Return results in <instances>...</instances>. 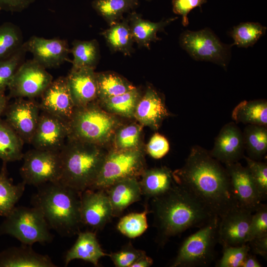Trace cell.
I'll use <instances>...</instances> for the list:
<instances>
[{
  "instance_id": "obj_49",
  "label": "cell",
  "mask_w": 267,
  "mask_h": 267,
  "mask_svg": "<svg viewBox=\"0 0 267 267\" xmlns=\"http://www.w3.org/2000/svg\"><path fill=\"white\" fill-rule=\"evenodd\" d=\"M153 260L144 254L136 260L131 267H149L153 265Z\"/></svg>"
},
{
  "instance_id": "obj_27",
  "label": "cell",
  "mask_w": 267,
  "mask_h": 267,
  "mask_svg": "<svg viewBox=\"0 0 267 267\" xmlns=\"http://www.w3.org/2000/svg\"><path fill=\"white\" fill-rule=\"evenodd\" d=\"M101 34L111 51L125 55H130L133 52L134 42L127 17L110 25Z\"/></svg>"
},
{
  "instance_id": "obj_36",
  "label": "cell",
  "mask_w": 267,
  "mask_h": 267,
  "mask_svg": "<svg viewBox=\"0 0 267 267\" xmlns=\"http://www.w3.org/2000/svg\"><path fill=\"white\" fill-rule=\"evenodd\" d=\"M142 125L136 123L122 124L116 131L112 149L127 150L143 148L141 144Z\"/></svg>"
},
{
  "instance_id": "obj_40",
  "label": "cell",
  "mask_w": 267,
  "mask_h": 267,
  "mask_svg": "<svg viewBox=\"0 0 267 267\" xmlns=\"http://www.w3.org/2000/svg\"><path fill=\"white\" fill-rule=\"evenodd\" d=\"M27 52L23 44L12 55L0 61V92H4L8 88L18 68L25 61Z\"/></svg>"
},
{
  "instance_id": "obj_43",
  "label": "cell",
  "mask_w": 267,
  "mask_h": 267,
  "mask_svg": "<svg viewBox=\"0 0 267 267\" xmlns=\"http://www.w3.org/2000/svg\"><path fill=\"white\" fill-rule=\"evenodd\" d=\"M146 254L144 251L135 248L131 243L124 245L117 252L109 254L116 267H131L139 257Z\"/></svg>"
},
{
  "instance_id": "obj_20",
  "label": "cell",
  "mask_w": 267,
  "mask_h": 267,
  "mask_svg": "<svg viewBox=\"0 0 267 267\" xmlns=\"http://www.w3.org/2000/svg\"><path fill=\"white\" fill-rule=\"evenodd\" d=\"M170 115L162 94L148 86L137 102L134 118L141 125L157 130Z\"/></svg>"
},
{
  "instance_id": "obj_7",
  "label": "cell",
  "mask_w": 267,
  "mask_h": 267,
  "mask_svg": "<svg viewBox=\"0 0 267 267\" xmlns=\"http://www.w3.org/2000/svg\"><path fill=\"white\" fill-rule=\"evenodd\" d=\"M146 169L143 148L107 151L99 172L88 189H105L112 184L128 178L140 177Z\"/></svg>"
},
{
  "instance_id": "obj_52",
  "label": "cell",
  "mask_w": 267,
  "mask_h": 267,
  "mask_svg": "<svg viewBox=\"0 0 267 267\" xmlns=\"http://www.w3.org/2000/svg\"><path fill=\"white\" fill-rule=\"evenodd\" d=\"M147 0V1H151L152 0Z\"/></svg>"
},
{
  "instance_id": "obj_45",
  "label": "cell",
  "mask_w": 267,
  "mask_h": 267,
  "mask_svg": "<svg viewBox=\"0 0 267 267\" xmlns=\"http://www.w3.org/2000/svg\"><path fill=\"white\" fill-rule=\"evenodd\" d=\"M146 149L147 153L152 158L159 159L168 153L170 150V144L165 136L159 133H155L150 138Z\"/></svg>"
},
{
  "instance_id": "obj_47",
  "label": "cell",
  "mask_w": 267,
  "mask_h": 267,
  "mask_svg": "<svg viewBox=\"0 0 267 267\" xmlns=\"http://www.w3.org/2000/svg\"><path fill=\"white\" fill-rule=\"evenodd\" d=\"M35 0H0V8L7 12H20L29 7Z\"/></svg>"
},
{
  "instance_id": "obj_9",
  "label": "cell",
  "mask_w": 267,
  "mask_h": 267,
  "mask_svg": "<svg viewBox=\"0 0 267 267\" xmlns=\"http://www.w3.org/2000/svg\"><path fill=\"white\" fill-rule=\"evenodd\" d=\"M179 44L193 59L212 62L226 69L232 45L222 43L209 28L184 31Z\"/></svg>"
},
{
  "instance_id": "obj_35",
  "label": "cell",
  "mask_w": 267,
  "mask_h": 267,
  "mask_svg": "<svg viewBox=\"0 0 267 267\" xmlns=\"http://www.w3.org/2000/svg\"><path fill=\"white\" fill-rule=\"evenodd\" d=\"M243 135L247 157L255 160H261L267 151V126L248 125Z\"/></svg>"
},
{
  "instance_id": "obj_37",
  "label": "cell",
  "mask_w": 267,
  "mask_h": 267,
  "mask_svg": "<svg viewBox=\"0 0 267 267\" xmlns=\"http://www.w3.org/2000/svg\"><path fill=\"white\" fill-rule=\"evenodd\" d=\"M24 43L22 31L18 26L10 22L0 25V61L12 55Z\"/></svg>"
},
{
  "instance_id": "obj_42",
  "label": "cell",
  "mask_w": 267,
  "mask_h": 267,
  "mask_svg": "<svg viewBox=\"0 0 267 267\" xmlns=\"http://www.w3.org/2000/svg\"><path fill=\"white\" fill-rule=\"evenodd\" d=\"M223 248L222 256L217 262V267H241L250 251L249 244L237 246H228Z\"/></svg>"
},
{
  "instance_id": "obj_16",
  "label": "cell",
  "mask_w": 267,
  "mask_h": 267,
  "mask_svg": "<svg viewBox=\"0 0 267 267\" xmlns=\"http://www.w3.org/2000/svg\"><path fill=\"white\" fill-rule=\"evenodd\" d=\"M24 44L33 55V59L45 69L57 68L69 60L70 48L66 40L33 36Z\"/></svg>"
},
{
  "instance_id": "obj_19",
  "label": "cell",
  "mask_w": 267,
  "mask_h": 267,
  "mask_svg": "<svg viewBox=\"0 0 267 267\" xmlns=\"http://www.w3.org/2000/svg\"><path fill=\"white\" fill-rule=\"evenodd\" d=\"M245 150L243 132L233 122L225 125L216 137L211 156L224 165L238 162Z\"/></svg>"
},
{
  "instance_id": "obj_14",
  "label": "cell",
  "mask_w": 267,
  "mask_h": 267,
  "mask_svg": "<svg viewBox=\"0 0 267 267\" xmlns=\"http://www.w3.org/2000/svg\"><path fill=\"white\" fill-rule=\"evenodd\" d=\"M253 213L238 206L220 218L218 242L222 248L248 243L249 228Z\"/></svg>"
},
{
  "instance_id": "obj_38",
  "label": "cell",
  "mask_w": 267,
  "mask_h": 267,
  "mask_svg": "<svg viewBox=\"0 0 267 267\" xmlns=\"http://www.w3.org/2000/svg\"><path fill=\"white\" fill-rule=\"evenodd\" d=\"M267 28L259 23L247 22L235 26L229 33L235 45L239 47H248L253 45L263 36Z\"/></svg>"
},
{
  "instance_id": "obj_5",
  "label": "cell",
  "mask_w": 267,
  "mask_h": 267,
  "mask_svg": "<svg viewBox=\"0 0 267 267\" xmlns=\"http://www.w3.org/2000/svg\"><path fill=\"white\" fill-rule=\"evenodd\" d=\"M67 123V139L104 148L112 143L116 130L123 124L117 116L104 110L97 101L76 107Z\"/></svg>"
},
{
  "instance_id": "obj_31",
  "label": "cell",
  "mask_w": 267,
  "mask_h": 267,
  "mask_svg": "<svg viewBox=\"0 0 267 267\" xmlns=\"http://www.w3.org/2000/svg\"><path fill=\"white\" fill-rule=\"evenodd\" d=\"M91 6L109 26L120 21L125 13L134 10L139 0H93Z\"/></svg>"
},
{
  "instance_id": "obj_23",
  "label": "cell",
  "mask_w": 267,
  "mask_h": 267,
  "mask_svg": "<svg viewBox=\"0 0 267 267\" xmlns=\"http://www.w3.org/2000/svg\"><path fill=\"white\" fill-rule=\"evenodd\" d=\"M127 18L134 42L140 47L150 49L152 42L160 40L157 33L164 31L165 28L178 17L164 19L158 22H153L143 19L141 14L134 10L128 13Z\"/></svg>"
},
{
  "instance_id": "obj_6",
  "label": "cell",
  "mask_w": 267,
  "mask_h": 267,
  "mask_svg": "<svg viewBox=\"0 0 267 267\" xmlns=\"http://www.w3.org/2000/svg\"><path fill=\"white\" fill-rule=\"evenodd\" d=\"M41 211L37 208L15 207L0 225V236L11 235L23 245L49 243L53 235Z\"/></svg>"
},
{
  "instance_id": "obj_2",
  "label": "cell",
  "mask_w": 267,
  "mask_h": 267,
  "mask_svg": "<svg viewBox=\"0 0 267 267\" xmlns=\"http://www.w3.org/2000/svg\"><path fill=\"white\" fill-rule=\"evenodd\" d=\"M150 210L157 230L156 241L161 246L172 237L190 228L202 227L218 217L176 182L167 192L151 199Z\"/></svg>"
},
{
  "instance_id": "obj_50",
  "label": "cell",
  "mask_w": 267,
  "mask_h": 267,
  "mask_svg": "<svg viewBox=\"0 0 267 267\" xmlns=\"http://www.w3.org/2000/svg\"><path fill=\"white\" fill-rule=\"evenodd\" d=\"M262 265L258 261L255 254L249 253L246 257L241 267H261Z\"/></svg>"
},
{
  "instance_id": "obj_30",
  "label": "cell",
  "mask_w": 267,
  "mask_h": 267,
  "mask_svg": "<svg viewBox=\"0 0 267 267\" xmlns=\"http://www.w3.org/2000/svg\"><path fill=\"white\" fill-rule=\"evenodd\" d=\"M141 94L135 87L124 93L97 100V102L102 109L112 114L133 118Z\"/></svg>"
},
{
  "instance_id": "obj_8",
  "label": "cell",
  "mask_w": 267,
  "mask_h": 267,
  "mask_svg": "<svg viewBox=\"0 0 267 267\" xmlns=\"http://www.w3.org/2000/svg\"><path fill=\"white\" fill-rule=\"evenodd\" d=\"M220 221L216 217L186 238L178 249L171 267H207L215 257Z\"/></svg>"
},
{
  "instance_id": "obj_53",
  "label": "cell",
  "mask_w": 267,
  "mask_h": 267,
  "mask_svg": "<svg viewBox=\"0 0 267 267\" xmlns=\"http://www.w3.org/2000/svg\"><path fill=\"white\" fill-rule=\"evenodd\" d=\"M1 11V9L0 8V13Z\"/></svg>"
},
{
  "instance_id": "obj_10",
  "label": "cell",
  "mask_w": 267,
  "mask_h": 267,
  "mask_svg": "<svg viewBox=\"0 0 267 267\" xmlns=\"http://www.w3.org/2000/svg\"><path fill=\"white\" fill-rule=\"evenodd\" d=\"M23 158L20 174L26 184L38 187L59 182L62 170L60 151L34 148L24 154Z\"/></svg>"
},
{
  "instance_id": "obj_17",
  "label": "cell",
  "mask_w": 267,
  "mask_h": 267,
  "mask_svg": "<svg viewBox=\"0 0 267 267\" xmlns=\"http://www.w3.org/2000/svg\"><path fill=\"white\" fill-rule=\"evenodd\" d=\"M39 103L42 111L55 116L67 122L76 108L66 77L53 80L41 95Z\"/></svg>"
},
{
  "instance_id": "obj_21",
  "label": "cell",
  "mask_w": 267,
  "mask_h": 267,
  "mask_svg": "<svg viewBox=\"0 0 267 267\" xmlns=\"http://www.w3.org/2000/svg\"><path fill=\"white\" fill-rule=\"evenodd\" d=\"M66 78L76 107L97 101V85L94 69L82 68L71 70Z\"/></svg>"
},
{
  "instance_id": "obj_26",
  "label": "cell",
  "mask_w": 267,
  "mask_h": 267,
  "mask_svg": "<svg viewBox=\"0 0 267 267\" xmlns=\"http://www.w3.org/2000/svg\"><path fill=\"white\" fill-rule=\"evenodd\" d=\"M139 182L142 195L147 199L159 196L175 184L173 172L167 167L145 169Z\"/></svg>"
},
{
  "instance_id": "obj_25",
  "label": "cell",
  "mask_w": 267,
  "mask_h": 267,
  "mask_svg": "<svg viewBox=\"0 0 267 267\" xmlns=\"http://www.w3.org/2000/svg\"><path fill=\"white\" fill-rule=\"evenodd\" d=\"M78 235L76 242L65 256V266L75 259H81L97 266L102 257L109 256L103 251L94 232L80 231Z\"/></svg>"
},
{
  "instance_id": "obj_24",
  "label": "cell",
  "mask_w": 267,
  "mask_h": 267,
  "mask_svg": "<svg viewBox=\"0 0 267 267\" xmlns=\"http://www.w3.org/2000/svg\"><path fill=\"white\" fill-rule=\"evenodd\" d=\"M32 246L12 247L0 252V267H55L47 255L36 252Z\"/></svg>"
},
{
  "instance_id": "obj_51",
  "label": "cell",
  "mask_w": 267,
  "mask_h": 267,
  "mask_svg": "<svg viewBox=\"0 0 267 267\" xmlns=\"http://www.w3.org/2000/svg\"><path fill=\"white\" fill-rule=\"evenodd\" d=\"M9 98L8 95H6L4 92H0V119L8 104Z\"/></svg>"
},
{
  "instance_id": "obj_29",
  "label": "cell",
  "mask_w": 267,
  "mask_h": 267,
  "mask_svg": "<svg viewBox=\"0 0 267 267\" xmlns=\"http://www.w3.org/2000/svg\"><path fill=\"white\" fill-rule=\"evenodd\" d=\"M232 118L237 123L267 125V101L265 99L244 100L232 112Z\"/></svg>"
},
{
  "instance_id": "obj_46",
  "label": "cell",
  "mask_w": 267,
  "mask_h": 267,
  "mask_svg": "<svg viewBox=\"0 0 267 267\" xmlns=\"http://www.w3.org/2000/svg\"><path fill=\"white\" fill-rule=\"evenodd\" d=\"M206 2L207 0H172L173 11L181 16L182 24L187 26L189 23L187 15L190 11L197 7L201 8Z\"/></svg>"
},
{
  "instance_id": "obj_4",
  "label": "cell",
  "mask_w": 267,
  "mask_h": 267,
  "mask_svg": "<svg viewBox=\"0 0 267 267\" xmlns=\"http://www.w3.org/2000/svg\"><path fill=\"white\" fill-rule=\"evenodd\" d=\"M67 140L60 151L62 170L59 182L82 193L93 183L107 151L95 144Z\"/></svg>"
},
{
  "instance_id": "obj_39",
  "label": "cell",
  "mask_w": 267,
  "mask_h": 267,
  "mask_svg": "<svg viewBox=\"0 0 267 267\" xmlns=\"http://www.w3.org/2000/svg\"><path fill=\"white\" fill-rule=\"evenodd\" d=\"M150 212L148 205L140 213H131L121 218L117 224V229L130 238H135L142 235L147 229V215Z\"/></svg>"
},
{
  "instance_id": "obj_18",
  "label": "cell",
  "mask_w": 267,
  "mask_h": 267,
  "mask_svg": "<svg viewBox=\"0 0 267 267\" xmlns=\"http://www.w3.org/2000/svg\"><path fill=\"white\" fill-rule=\"evenodd\" d=\"M225 168L238 205L254 213L262 200L247 167L236 162L225 164Z\"/></svg>"
},
{
  "instance_id": "obj_3",
  "label": "cell",
  "mask_w": 267,
  "mask_h": 267,
  "mask_svg": "<svg viewBox=\"0 0 267 267\" xmlns=\"http://www.w3.org/2000/svg\"><path fill=\"white\" fill-rule=\"evenodd\" d=\"M37 187L31 203L42 213L50 228L63 236L78 234L83 225L81 192L59 182H47Z\"/></svg>"
},
{
  "instance_id": "obj_22",
  "label": "cell",
  "mask_w": 267,
  "mask_h": 267,
  "mask_svg": "<svg viewBox=\"0 0 267 267\" xmlns=\"http://www.w3.org/2000/svg\"><path fill=\"white\" fill-rule=\"evenodd\" d=\"M104 190L111 203L113 217H120L128 207L140 201L142 195L137 178L120 180Z\"/></svg>"
},
{
  "instance_id": "obj_1",
  "label": "cell",
  "mask_w": 267,
  "mask_h": 267,
  "mask_svg": "<svg viewBox=\"0 0 267 267\" xmlns=\"http://www.w3.org/2000/svg\"><path fill=\"white\" fill-rule=\"evenodd\" d=\"M173 175L177 184L219 218L238 206L226 168L201 146H192L183 166Z\"/></svg>"
},
{
  "instance_id": "obj_48",
  "label": "cell",
  "mask_w": 267,
  "mask_h": 267,
  "mask_svg": "<svg viewBox=\"0 0 267 267\" xmlns=\"http://www.w3.org/2000/svg\"><path fill=\"white\" fill-rule=\"evenodd\" d=\"M248 243L254 254L259 255L267 260V235L254 238Z\"/></svg>"
},
{
  "instance_id": "obj_41",
  "label": "cell",
  "mask_w": 267,
  "mask_h": 267,
  "mask_svg": "<svg viewBox=\"0 0 267 267\" xmlns=\"http://www.w3.org/2000/svg\"><path fill=\"white\" fill-rule=\"evenodd\" d=\"M243 158L247 163V168L257 189L262 200L267 197V163L255 160L245 155Z\"/></svg>"
},
{
  "instance_id": "obj_11",
  "label": "cell",
  "mask_w": 267,
  "mask_h": 267,
  "mask_svg": "<svg viewBox=\"0 0 267 267\" xmlns=\"http://www.w3.org/2000/svg\"><path fill=\"white\" fill-rule=\"evenodd\" d=\"M52 81L51 75L35 60L25 61L8 85V96L28 99L40 97Z\"/></svg>"
},
{
  "instance_id": "obj_32",
  "label": "cell",
  "mask_w": 267,
  "mask_h": 267,
  "mask_svg": "<svg viewBox=\"0 0 267 267\" xmlns=\"http://www.w3.org/2000/svg\"><path fill=\"white\" fill-rule=\"evenodd\" d=\"M70 53L73 55L71 70L82 68H90L95 69L100 59V50L98 42L93 39L89 41L76 40L73 41Z\"/></svg>"
},
{
  "instance_id": "obj_28",
  "label": "cell",
  "mask_w": 267,
  "mask_h": 267,
  "mask_svg": "<svg viewBox=\"0 0 267 267\" xmlns=\"http://www.w3.org/2000/svg\"><path fill=\"white\" fill-rule=\"evenodd\" d=\"M7 162H3L0 171V216L6 217L22 197L26 184H14L8 176Z\"/></svg>"
},
{
  "instance_id": "obj_44",
  "label": "cell",
  "mask_w": 267,
  "mask_h": 267,
  "mask_svg": "<svg viewBox=\"0 0 267 267\" xmlns=\"http://www.w3.org/2000/svg\"><path fill=\"white\" fill-rule=\"evenodd\" d=\"M267 235V206L262 204L253 213L248 232V242Z\"/></svg>"
},
{
  "instance_id": "obj_33",
  "label": "cell",
  "mask_w": 267,
  "mask_h": 267,
  "mask_svg": "<svg viewBox=\"0 0 267 267\" xmlns=\"http://www.w3.org/2000/svg\"><path fill=\"white\" fill-rule=\"evenodd\" d=\"M24 141L5 120L0 119V159L3 162L19 161L23 157Z\"/></svg>"
},
{
  "instance_id": "obj_15",
  "label": "cell",
  "mask_w": 267,
  "mask_h": 267,
  "mask_svg": "<svg viewBox=\"0 0 267 267\" xmlns=\"http://www.w3.org/2000/svg\"><path fill=\"white\" fill-rule=\"evenodd\" d=\"M68 134L67 122L42 111L31 144L37 149L60 151Z\"/></svg>"
},
{
  "instance_id": "obj_34",
  "label": "cell",
  "mask_w": 267,
  "mask_h": 267,
  "mask_svg": "<svg viewBox=\"0 0 267 267\" xmlns=\"http://www.w3.org/2000/svg\"><path fill=\"white\" fill-rule=\"evenodd\" d=\"M96 76L97 100L121 94L135 88L126 78L113 72H96Z\"/></svg>"
},
{
  "instance_id": "obj_12",
  "label": "cell",
  "mask_w": 267,
  "mask_h": 267,
  "mask_svg": "<svg viewBox=\"0 0 267 267\" xmlns=\"http://www.w3.org/2000/svg\"><path fill=\"white\" fill-rule=\"evenodd\" d=\"M39 103L34 99L16 98L8 104L5 111V121L22 139L30 143L40 114Z\"/></svg>"
},
{
  "instance_id": "obj_13",
  "label": "cell",
  "mask_w": 267,
  "mask_h": 267,
  "mask_svg": "<svg viewBox=\"0 0 267 267\" xmlns=\"http://www.w3.org/2000/svg\"><path fill=\"white\" fill-rule=\"evenodd\" d=\"M80 214L83 225L101 230L113 218L112 209L104 189H87L81 193Z\"/></svg>"
}]
</instances>
